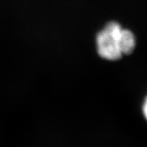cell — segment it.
I'll return each mask as SVG.
<instances>
[{"label": "cell", "mask_w": 147, "mask_h": 147, "mask_svg": "<svg viewBox=\"0 0 147 147\" xmlns=\"http://www.w3.org/2000/svg\"><path fill=\"white\" fill-rule=\"evenodd\" d=\"M97 53L107 61H117L124 55H130L136 46L131 31L123 28L115 21L108 22L96 37Z\"/></svg>", "instance_id": "cell-1"}, {"label": "cell", "mask_w": 147, "mask_h": 147, "mask_svg": "<svg viewBox=\"0 0 147 147\" xmlns=\"http://www.w3.org/2000/svg\"><path fill=\"white\" fill-rule=\"evenodd\" d=\"M142 110H143V114H144V117H145L146 120L147 121V96L145 99V100H144Z\"/></svg>", "instance_id": "cell-2"}]
</instances>
